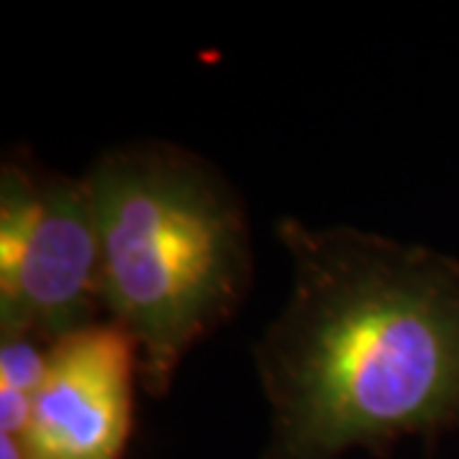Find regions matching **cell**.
<instances>
[{
	"label": "cell",
	"instance_id": "obj_5",
	"mask_svg": "<svg viewBox=\"0 0 459 459\" xmlns=\"http://www.w3.org/2000/svg\"><path fill=\"white\" fill-rule=\"evenodd\" d=\"M0 459H23L18 442L8 434H0Z\"/></svg>",
	"mask_w": 459,
	"mask_h": 459
},
{
	"label": "cell",
	"instance_id": "obj_4",
	"mask_svg": "<svg viewBox=\"0 0 459 459\" xmlns=\"http://www.w3.org/2000/svg\"><path fill=\"white\" fill-rule=\"evenodd\" d=\"M138 342L100 319L49 347L21 437L23 459H123L135 427Z\"/></svg>",
	"mask_w": 459,
	"mask_h": 459
},
{
	"label": "cell",
	"instance_id": "obj_3",
	"mask_svg": "<svg viewBox=\"0 0 459 459\" xmlns=\"http://www.w3.org/2000/svg\"><path fill=\"white\" fill-rule=\"evenodd\" d=\"M100 240L84 177L8 156L0 169V337L54 344L100 322Z\"/></svg>",
	"mask_w": 459,
	"mask_h": 459
},
{
	"label": "cell",
	"instance_id": "obj_1",
	"mask_svg": "<svg viewBox=\"0 0 459 459\" xmlns=\"http://www.w3.org/2000/svg\"><path fill=\"white\" fill-rule=\"evenodd\" d=\"M291 291L255 344L261 459L388 457L459 427V261L358 228H276Z\"/></svg>",
	"mask_w": 459,
	"mask_h": 459
},
{
	"label": "cell",
	"instance_id": "obj_2",
	"mask_svg": "<svg viewBox=\"0 0 459 459\" xmlns=\"http://www.w3.org/2000/svg\"><path fill=\"white\" fill-rule=\"evenodd\" d=\"M82 177L98 222L102 309L138 342L141 383L161 398L186 355L246 301V204L210 161L169 141L110 148Z\"/></svg>",
	"mask_w": 459,
	"mask_h": 459
}]
</instances>
